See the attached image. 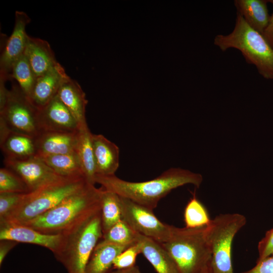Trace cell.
Segmentation results:
<instances>
[{"label": "cell", "instance_id": "obj_12", "mask_svg": "<svg viewBox=\"0 0 273 273\" xmlns=\"http://www.w3.org/2000/svg\"><path fill=\"white\" fill-rule=\"evenodd\" d=\"M63 240L61 234L41 233L20 224L0 223V240H11L39 245L49 249L54 254L60 248Z\"/></svg>", "mask_w": 273, "mask_h": 273}, {"label": "cell", "instance_id": "obj_7", "mask_svg": "<svg viewBox=\"0 0 273 273\" xmlns=\"http://www.w3.org/2000/svg\"><path fill=\"white\" fill-rule=\"evenodd\" d=\"M246 217L240 213L217 215L205 228V237L211 255L213 273H234L232 248L237 233L246 224Z\"/></svg>", "mask_w": 273, "mask_h": 273}, {"label": "cell", "instance_id": "obj_22", "mask_svg": "<svg viewBox=\"0 0 273 273\" xmlns=\"http://www.w3.org/2000/svg\"><path fill=\"white\" fill-rule=\"evenodd\" d=\"M128 247L100 240L90 256L85 273H108L115 258Z\"/></svg>", "mask_w": 273, "mask_h": 273}, {"label": "cell", "instance_id": "obj_37", "mask_svg": "<svg viewBox=\"0 0 273 273\" xmlns=\"http://www.w3.org/2000/svg\"><path fill=\"white\" fill-rule=\"evenodd\" d=\"M204 273H213L211 266L204 272Z\"/></svg>", "mask_w": 273, "mask_h": 273}, {"label": "cell", "instance_id": "obj_5", "mask_svg": "<svg viewBox=\"0 0 273 273\" xmlns=\"http://www.w3.org/2000/svg\"><path fill=\"white\" fill-rule=\"evenodd\" d=\"M62 235V244L55 257L68 273H85L90 256L103 236L101 211Z\"/></svg>", "mask_w": 273, "mask_h": 273}, {"label": "cell", "instance_id": "obj_24", "mask_svg": "<svg viewBox=\"0 0 273 273\" xmlns=\"http://www.w3.org/2000/svg\"><path fill=\"white\" fill-rule=\"evenodd\" d=\"M39 157L56 173L64 178H85L75 153Z\"/></svg>", "mask_w": 273, "mask_h": 273}, {"label": "cell", "instance_id": "obj_30", "mask_svg": "<svg viewBox=\"0 0 273 273\" xmlns=\"http://www.w3.org/2000/svg\"><path fill=\"white\" fill-rule=\"evenodd\" d=\"M141 254L139 244L136 242L120 253L114 259L113 265L114 269H122L135 265L136 259Z\"/></svg>", "mask_w": 273, "mask_h": 273}, {"label": "cell", "instance_id": "obj_17", "mask_svg": "<svg viewBox=\"0 0 273 273\" xmlns=\"http://www.w3.org/2000/svg\"><path fill=\"white\" fill-rule=\"evenodd\" d=\"M57 96L73 116L79 126L87 125L85 107L87 100L79 84L68 75L63 79Z\"/></svg>", "mask_w": 273, "mask_h": 273}, {"label": "cell", "instance_id": "obj_18", "mask_svg": "<svg viewBox=\"0 0 273 273\" xmlns=\"http://www.w3.org/2000/svg\"><path fill=\"white\" fill-rule=\"evenodd\" d=\"M0 145L6 158L21 160L36 156L35 139L10 131L1 124Z\"/></svg>", "mask_w": 273, "mask_h": 273}, {"label": "cell", "instance_id": "obj_27", "mask_svg": "<svg viewBox=\"0 0 273 273\" xmlns=\"http://www.w3.org/2000/svg\"><path fill=\"white\" fill-rule=\"evenodd\" d=\"M184 220L185 227L190 229L206 226L211 221L206 208L196 198L195 193L185 207Z\"/></svg>", "mask_w": 273, "mask_h": 273}, {"label": "cell", "instance_id": "obj_36", "mask_svg": "<svg viewBox=\"0 0 273 273\" xmlns=\"http://www.w3.org/2000/svg\"><path fill=\"white\" fill-rule=\"evenodd\" d=\"M110 273H142L139 267L135 265L131 267L122 269H114Z\"/></svg>", "mask_w": 273, "mask_h": 273}, {"label": "cell", "instance_id": "obj_23", "mask_svg": "<svg viewBox=\"0 0 273 273\" xmlns=\"http://www.w3.org/2000/svg\"><path fill=\"white\" fill-rule=\"evenodd\" d=\"M264 0H235L237 13L242 16L247 23L262 34L270 18Z\"/></svg>", "mask_w": 273, "mask_h": 273}, {"label": "cell", "instance_id": "obj_32", "mask_svg": "<svg viewBox=\"0 0 273 273\" xmlns=\"http://www.w3.org/2000/svg\"><path fill=\"white\" fill-rule=\"evenodd\" d=\"M257 248L258 258L257 261L273 255V227L265 233L258 242Z\"/></svg>", "mask_w": 273, "mask_h": 273}, {"label": "cell", "instance_id": "obj_33", "mask_svg": "<svg viewBox=\"0 0 273 273\" xmlns=\"http://www.w3.org/2000/svg\"><path fill=\"white\" fill-rule=\"evenodd\" d=\"M242 273H273V255L257 261L255 266Z\"/></svg>", "mask_w": 273, "mask_h": 273}, {"label": "cell", "instance_id": "obj_8", "mask_svg": "<svg viewBox=\"0 0 273 273\" xmlns=\"http://www.w3.org/2000/svg\"><path fill=\"white\" fill-rule=\"evenodd\" d=\"M0 124L10 131L34 139L42 132L39 109L16 84L9 90L5 104L0 109Z\"/></svg>", "mask_w": 273, "mask_h": 273}, {"label": "cell", "instance_id": "obj_35", "mask_svg": "<svg viewBox=\"0 0 273 273\" xmlns=\"http://www.w3.org/2000/svg\"><path fill=\"white\" fill-rule=\"evenodd\" d=\"M262 35L267 43L273 49V13L270 16L268 23Z\"/></svg>", "mask_w": 273, "mask_h": 273}, {"label": "cell", "instance_id": "obj_6", "mask_svg": "<svg viewBox=\"0 0 273 273\" xmlns=\"http://www.w3.org/2000/svg\"><path fill=\"white\" fill-rule=\"evenodd\" d=\"M88 184L84 178L66 179L27 193L18 206L0 223L24 224L54 207Z\"/></svg>", "mask_w": 273, "mask_h": 273}, {"label": "cell", "instance_id": "obj_25", "mask_svg": "<svg viewBox=\"0 0 273 273\" xmlns=\"http://www.w3.org/2000/svg\"><path fill=\"white\" fill-rule=\"evenodd\" d=\"M102 188L101 216L103 234L122 219V213L119 196Z\"/></svg>", "mask_w": 273, "mask_h": 273}, {"label": "cell", "instance_id": "obj_20", "mask_svg": "<svg viewBox=\"0 0 273 273\" xmlns=\"http://www.w3.org/2000/svg\"><path fill=\"white\" fill-rule=\"evenodd\" d=\"M136 242L141 254L157 273H179L173 259L161 243L139 233H136Z\"/></svg>", "mask_w": 273, "mask_h": 273}, {"label": "cell", "instance_id": "obj_11", "mask_svg": "<svg viewBox=\"0 0 273 273\" xmlns=\"http://www.w3.org/2000/svg\"><path fill=\"white\" fill-rule=\"evenodd\" d=\"M30 21V18L25 12H15L14 29L0 58V74L8 79H10L13 65L24 52L28 35L26 27Z\"/></svg>", "mask_w": 273, "mask_h": 273}, {"label": "cell", "instance_id": "obj_16", "mask_svg": "<svg viewBox=\"0 0 273 273\" xmlns=\"http://www.w3.org/2000/svg\"><path fill=\"white\" fill-rule=\"evenodd\" d=\"M36 77L47 73L59 62L49 42L28 35L24 52Z\"/></svg>", "mask_w": 273, "mask_h": 273}, {"label": "cell", "instance_id": "obj_31", "mask_svg": "<svg viewBox=\"0 0 273 273\" xmlns=\"http://www.w3.org/2000/svg\"><path fill=\"white\" fill-rule=\"evenodd\" d=\"M27 193H0V220L5 218L21 202Z\"/></svg>", "mask_w": 273, "mask_h": 273}, {"label": "cell", "instance_id": "obj_26", "mask_svg": "<svg viewBox=\"0 0 273 273\" xmlns=\"http://www.w3.org/2000/svg\"><path fill=\"white\" fill-rule=\"evenodd\" d=\"M10 78H14L23 93L29 98L36 77L23 53L15 62L10 73Z\"/></svg>", "mask_w": 273, "mask_h": 273}, {"label": "cell", "instance_id": "obj_34", "mask_svg": "<svg viewBox=\"0 0 273 273\" xmlns=\"http://www.w3.org/2000/svg\"><path fill=\"white\" fill-rule=\"evenodd\" d=\"M17 242L11 240H2L0 242V265H2L8 252L17 244Z\"/></svg>", "mask_w": 273, "mask_h": 273}, {"label": "cell", "instance_id": "obj_29", "mask_svg": "<svg viewBox=\"0 0 273 273\" xmlns=\"http://www.w3.org/2000/svg\"><path fill=\"white\" fill-rule=\"evenodd\" d=\"M29 193L23 180L15 172L4 167L0 169V193Z\"/></svg>", "mask_w": 273, "mask_h": 273}, {"label": "cell", "instance_id": "obj_9", "mask_svg": "<svg viewBox=\"0 0 273 273\" xmlns=\"http://www.w3.org/2000/svg\"><path fill=\"white\" fill-rule=\"evenodd\" d=\"M120 197L122 219L135 232L164 243L169 239L171 225L161 221L153 210L128 199Z\"/></svg>", "mask_w": 273, "mask_h": 273}, {"label": "cell", "instance_id": "obj_13", "mask_svg": "<svg viewBox=\"0 0 273 273\" xmlns=\"http://www.w3.org/2000/svg\"><path fill=\"white\" fill-rule=\"evenodd\" d=\"M39 122L42 131L76 132L79 125L57 95L39 109Z\"/></svg>", "mask_w": 273, "mask_h": 273}, {"label": "cell", "instance_id": "obj_19", "mask_svg": "<svg viewBox=\"0 0 273 273\" xmlns=\"http://www.w3.org/2000/svg\"><path fill=\"white\" fill-rule=\"evenodd\" d=\"M97 174L115 175L119 165V149L103 135L93 134Z\"/></svg>", "mask_w": 273, "mask_h": 273}, {"label": "cell", "instance_id": "obj_2", "mask_svg": "<svg viewBox=\"0 0 273 273\" xmlns=\"http://www.w3.org/2000/svg\"><path fill=\"white\" fill-rule=\"evenodd\" d=\"M102 188L88 184L54 207L23 224L41 233L63 234L101 211Z\"/></svg>", "mask_w": 273, "mask_h": 273}, {"label": "cell", "instance_id": "obj_1", "mask_svg": "<svg viewBox=\"0 0 273 273\" xmlns=\"http://www.w3.org/2000/svg\"><path fill=\"white\" fill-rule=\"evenodd\" d=\"M202 180L200 174L180 168H170L157 177L144 181H126L115 175L97 174L95 178L96 183L104 189L152 210L172 190L187 184L199 188Z\"/></svg>", "mask_w": 273, "mask_h": 273}, {"label": "cell", "instance_id": "obj_4", "mask_svg": "<svg viewBox=\"0 0 273 273\" xmlns=\"http://www.w3.org/2000/svg\"><path fill=\"white\" fill-rule=\"evenodd\" d=\"M205 228H180L171 225L168 240L161 244L173 259L179 273H204L211 266L212 255Z\"/></svg>", "mask_w": 273, "mask_h": 273}, {"label": "cell", "instance_id": "obj_10", "mask_svg": "<svg viewBox=\"0 0 273 273\" xmlns=\"http://www.w3.org/2000/svg\"><path fill=\"white\" fill-rule=\"evenodd\" d=\"M4 162L23 180L29 192L70 179L58 174L37 156L21 160L5 158Z\"/></svg>", "mask_w": 273, "mask_h": 273}, {"label": "cell", "instance_id": "obj_14", "mask_svg": "<svg viewBox=\"0 0 273 273\" xmlns=\"http://www.w3.org/2000/svg\"><path fill=\"white\" fill-rule=\"evenodd\" d=\"M67 75L58 63L50 71L36 78L29 100L38 109L45 106L58 93L60 85Z\"/></svg>", "mask_w": 273, "mask_h": 273}, {"label": "cell", "instance_id": "obj_38", "mask_svg": "<svg viewBox=\"0 0 273 273\" xmlns=\"http://www.w3.org/2000/svg\"><path fill=\"white\" fill-rule=\"evenodd\" d=\"M267 3H271V4L273 5V0H269V1H267Z\"/></svg>", "mask_w": 273, "mask_h": 273}, {"label": "cell", "instance_id": "obj_28", "mask_svg": "<svg viewBox=\"0 0 273 273\" xmlns=\"http://www.w3.org/2000/svg\"><path fill=\"white\" fill-rule=\"evenodd\" d=\"M136 233L122 219L103 234L101 240L108 243L129 247L136 243Z\"/></svg>", "mask_w": 273, "mask_h": 273}, {"label": "cell", "instance_id": "obj_15", "mask_svg": "<svg viewBox=\"0 0 273 273\" xmlns=\"http://www.w3.org/2000/svg\"><path fill=\"white\" fill-rule=\"evenodd\" d=\"M77 132L42 131L35 138L36 156L74 153Z\"/></svg>", "mask_w": 273, "mask_h": 273}, {"label": "cell", "instance_id": "obj_21", "mask_svg": "<svg viewBox=\"0 0 273 273\" xmlns=\"http://www.w3.org/2000/svg\"><path fill=\"white\" fill-rule=\"evenodd\" d=\"M92 137L93 133L89 130L87 124L79 127L77 132L75 153L85 179L89 184L95 185L97 171Z\"/></svg>", "mask_w": 273, "mask_h": 273}, {"label": "cell", "instance_id": "obj_3", "mask_svg": "<svg viewBox=\"0 0 273 273\" xmlns=\"http://www.w3.org/2000/svg\"><path fill=\"white\" fill-rule=\"evenodd\" d=\"M213 43L223 52L232 48L239 50L246 62L254 65L262 77L273 80V49L262 35L251 27L240 14L237 13L232 31L217 34Z\"/></svg>", "mask_w": 273, "mask_h": 273}]
</instances>
